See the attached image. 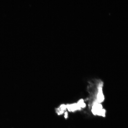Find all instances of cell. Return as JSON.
Returning a JSON list of instances; mask_svg holds the SVG:
<instances>
[{
	"label": "cell",
	"instance_id": "1",
	"mask_svg": "<svg viewBox=\"0 0 128 128\" xmlns=\"http://www.w3.org/2000/svg\"><path fill=\"white\" fill-rule=\"evenodd\" d=\"M92 110V114L94 116H97L105 117L106 112L102 107V104L97 102L93 103L90 108Z\"/></svg>",
	"mask_w": 128,
	"mask_h": 128
},
{
	"label": "cell",
	"instance_id": "4",
	"mask_svg": "<svg viewBox=\"0 0 128 128\" xmlns=\"http://www.w3.org/2000/svg\"><path fill=\"white\" fill-rule=\"evenodd\" d=\"M68 111H66L64 114V118L65 119H68Z\"/></svg>",
	"mask_w": 128,
	"mask_h": 128
},
{
	"label": "cell",
	"instance_id": "2",
	"mask_svg": "<svg viewBox=\"0 0 128 128\" xmlns=\"http://www.w3.org/2000/svg\"><path fill=\"white\" fill-rule=\"evenodd\" d=\"M67 110L68 112H74L85 108L86 104L83 99H81L77 103L66 104Z\"/></svg>",
	"mask_w": 128,
	"mask_h": 128
},
{
	"label": "cell",
	"instance_id": "3",
	"mask_svg": "<svg viewBox=\"0 0 128 128\" xmlns=\"http://www.w3.org/2000/svg\"><path fill=\"white\" fill-rule=\"evenodd\" d=\"M66 105L65 104H61L56 109V112L58 116L64 114L65 112L67 111Z\"/></svg>",
	"mask_w": 128,
	"mask_h": 128
}]
</instances>
